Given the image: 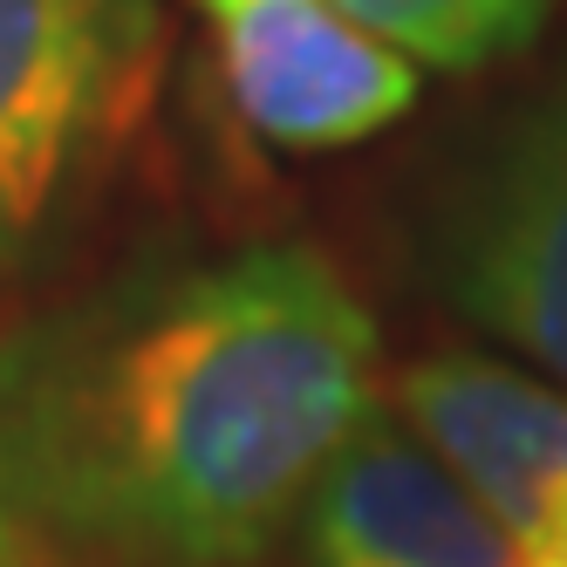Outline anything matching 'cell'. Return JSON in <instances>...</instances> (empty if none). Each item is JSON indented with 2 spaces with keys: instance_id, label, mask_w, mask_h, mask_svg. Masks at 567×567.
<instances>
[{
  "instance_id": "obj_8",
  "label": "cell",
  "mask_w": 567,
  "mask_h": 567,
  "mask_svg": "<svg viewBox=\"0 0 567 567\" xmlns=\"http://www.w3.org/2000/svg\"><path fill=\"white\" fill-rule=\"evenodd\" d=\"M0 567H49V560H34V554H21V547L0 540Z\"/></svg>"
},
{
  "instance_id": "obj_1",
  "label": "cell",
  "mask_w": 567,
  "mask_h": 567,
  "mask_svg": "<svg viewBox=\"0 0 567 567\" xmlns=\"http://www.w3.org/2000/svg\"><path fill=\"white\" fill-rule=\"evenodd\" d=\"M377 411V321L301 239L144 267L0 336V540L254 567Z\"/></svg>"
},
{
  "instance_id": "obj_5",
  "label": "cell",
  "mask_w": 567,
  "mask_h": 567,
  "mask_svg": "<svg viewBox=\"0 0 567 567\" xmlns=\"http://www.w3.org/2000/svg\"><path fill=\"white\" fill-rule=\"evenodd\" d=\"M458 478L493 506L534 567H567V390L485 355H424L396 383Z\"/></svg>"
},
{
  "instance_id": "obj_7",
  "label": "cell",
  "mask_w": 567,
  "mask_h": 567,
  "mask_svg": "<svg viewBox=\"0 0 567 567\" xmlns=\"http://www.w3.org/2000/svg\"><path fill=\"white\" fill-rule=\"evenodd\" d=\"M192 8L213 21V34H233V28H254V21H274V14H295L308 0H192Z\"/></svg>"
},
{
  "instance_id": "obj_6",
  "label": "cell",
  "mask_w": 567,
  "mask_h": 567,
  "mask_svg": "<svg viewBox=\"0 0 567 567\" xmlns=\"http://www.w3.org/2000/svg\"><path fill=\"white\" fill-rule=\"evenodd\" d=\"M336 8L396 55H411L417 69L458 75L526 49L560 0H336Z\"/></svg>"
},
{
  "instance_id": "obj_4",
  "label": "cell",
  "mask_w": 567,
  "mask_h": 567,
  "mask_svg": "<svg viewBox=\"0 0 567 567\" xmlns=\"http://www.w3.org/2000/svg\"><path fill=\"white\" fill-rule=\"evenodd\" d=\"M301 554L308 567H534L403 411H370L315 478Z\"/></svg>"
},
{
  "instance_id": "obj_3",
  "label": "cell",
  "mask_w": 567,
  "mask_h": 567,
  "mask_svg": "<svg viewBox=\"0 0 567 567\" xmlns=\"http://www.w3.org/2000/svg\"><path fill=\"white\" fill-rule=\"evenodd\" d=\"M444 288L567 390V83L526 103L472 172L444 233Z\"/></svg>"
},
{
  "instance_id": "obj_2",
  "label": "cell",
  "mask_w": 567,
  "mask_h": 567,
  "mask_svg": "<svg viewBox=\"0 0 567 567\" xmlns=\"http://www.w3.org/2000/svg\"><path fill=\"white\" fill-rule=\"evenodd\" d=\"M151 69L157 0H0V267L137 124Z\"/></svg>"
}]
</instances>
